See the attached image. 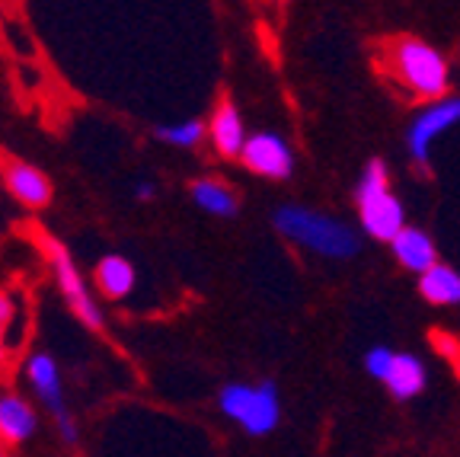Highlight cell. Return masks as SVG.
Wrapping results in <instances>:
<instances>
[{"mask_svg":"<svg viewBox=\"0 0 460 457\" xmlns=\"http://www.w3.org/2000/svg\"><path fill=\"white\" fill-rule=\"evenodd\" d=\"M384 71L402 94L438 103L451 90V67L435 45L416 36H400L384 49Z\"/></svg>","mask_w":460,"mask_h":457,"instance_id":"6da1fadb","label":"cell"},{"mask_svg":"<svg viewBox=\"0 0 460 457\" xmlns=\"http://www.w3.org/2000/svg\"><path fill=\"white\" fill-rule=\"evenodd\" d=\"M275 230H279L285 240H291L295 246L316 256L326 259H352L358 256L361 240L352 228L339 218H330L323 211H314V208L304 205H281L272 215Z\"/></svg>","mask_w":460,"mask_h":457,"instance_id":"7a4b0ae2","label":"cell"},{"mask_svg":"<svg viewBox=\"0 0 460 457\" xmlns=\"http://www.w3.org/2000/svg\"><path fill=\"white\" fill-rule=\"evenodd\" d=\"M355 205H358V224L374 240L394 243L400 230L406 228V211L402 202L390 189L387 164L384 160H367L361 170L358 186H355Z\"/></svg>","mask_w":460,"mask_h":457,"instance_id":"3957f363","label":"cell"},{"mask_svg":"<svg viewBox=\"0 0 460 457\" xmlns=\"http://www.w3.org/2000/svg\"><path fill=\"white\" fill-rule=\"evenodd\" d=\"M217 409L230 422H237L246 435L262 438L279 429L281 422L279 387L272 381H259V384L234 381V384H224L221 393H217Z\"/></svg>","mask_w":460,"mask_h":457,"instance_id":"277c9868","label":"cell"},{"mask_svg":"<svg viewBox=\"0 0 460 457\" xmlns=\"http://www.w3.org/2000/svg\"><path fill=\"white\" fill-rule=\"evenodd\" d=\"M22 378H26L29 390L36 393V400L45 407V413L55 422L58 438L67 444V448H77L80 444V426L74 409L65 400V374H61V364L51 352H29L22 358Z\"/></svg>","mask_w":460,"mask_h":457,"instance_id":"5b68a950","label":"cell"},{"mask_svg":"<svg viewBox=\"0 0 460 457\" xmlns=\"http://www.w3.org/2000/svg\"><path fill=\"white\" fill-rule=\"evenodd\" d=\"M42 253H45V263H49V272L55 275L58 291H61L65 304L71 308V314L77 317L86 329L102 333V329H106V314H102L96 294L86 285L74 253L67 250L61 240H55V237H42Z\"/></svg>","mask_w":460,"mask_h":457,"instance_id":"8992f818","label":"cell"},{"mask_svg":"<svg viewBox=\"0 0 460 457\" xmlns=\"http://www.w3.org/2000/svg\"><path fill=\"white\" fill-rule=\"evenodd\" d=\"M365 368L374 381H381L394 393L396 400H412L429 384L422 358H416L412 352H396L390 345H371L365 355Z\"/></svg>","mask_w":460,"mask_h":457,"instance_id":"52a82bcc","label":"cell"},{"mask_svg":"<svg viewBox=\"0 0 460 457\" xmlns=\"http://www.w3.org/2000/svg\"><path fill=\"white\" fill-rule=\"evenodd\" d=\"M460 125V96H445L438 103H429L425 109H419L416 119L410 121L406 129V148H410V157L419 166H429L431 148L441 135H447L451 129Z\"/></svg>","mask_w":460,"mask_h":457,"instance_id":"ba28073f","label":"cell"},{"mask_svg":"<svg viewBox=\"0 0 460 457\" xmlns=\"http://www.w3.org/2000/svg\"><path fill=\"white\" fill-rule=\"evenodd\" d=\"M240 160H243V166L250 173H256L262 179H275V183L279 179H291V173H295V150H291V144L285 138L275 135V131H256V135H250Z\"/></svg>","mask_w":460,"mask_h":457,"instance_id":"9c48e42d","label":"cell"},{"mask_svg":"<svg viewBox=\"0 0 460 457\" xmlns=\"http://www.w3.org/2000/svg\"><path fill=\"white\" fill-rule=\"evenodd\" d=\"M42 416L36 403L22 393H0V444L4 448H22L39 435Z\"/></svg>","mask_w":460,"mask_h":457,"instance_id":"30bf717a","label":"cell"},{"mask_svg":"<svg viewBox=\"0 0 460 457\" xmlns=\"http://www.w3.org/2000/svg\"><path fill=\"white\" fill-rule=\"evenodd\" d=\"M4 186L22 208H49L55 186L51 179L29 160H7L4 166Z\"/></svg>","mask_w":460,"mask_h":457,"instance_id":"8fae6325","label":"cell"},{"mask_svg":"<svg viewBox=\"0 0 460 457\" xmlns=\"http://www.w3.org/2000/svg\"><path fill=\"white\" fill-rule=\"evenodd\" d=\"M208 141L211 148L217 150V157H240L246 148V141H250V135H246V121H243V112H240L237 106L230 100H221L215 106V112H211L208 119Z\"/></svg>","mask_w":460,"mask_h":457,"instance_id":"7c38bea8","label":"cell"},{"mask_svg":"<svg viewBox=\"0 0 460 457\" xmlns=\"http://www.w3.org/2000/svg\"><path fill=\"white\" fill-rule=\"evenodd\" d=\"M390 250H394L396 263H400L402 269L416 272V275H425L429 269H435V265H438V250H435V240H431L422 228H412V224H406V228L400 230V237L390 243Z\"/></svg>","mask_w":460,"mask_h":457,"instance_id":"4fadbf2b","label":"cell"},{"mask_svg":"<svg viewBox=\"0 0 460 457\" xmlns=\"http://www.w3.org/2000/svg\"><path fill=\"white\" fill-rule=\"evenodd\" d=\"M93 282H96V291L106 300H125L135 291L137 272L131 265V259H125L122 253H106L93 265Z\"/></svg>","mask_w":460,"mask_h":457,"instance_id":"5bb4252c","label":"cell"},{"mask_svg":"<svg viewBox=\"0 0 460 457\" xmlns=\"http://www.w3.org/2000/svg\"><path fill=\"white\" fill-rule=\"evenodd\" d=\"M189 195H192L195 208H201V211L211 215V218H234L237 215V208H240L237 193L215 176L192 179V183H189Z\"/></svg>","mask_w":460,"mask_h":457,"instance_id":"9a60e30c","label":"cell"},{"mask_svg":"<svg viewBox=\"0 0 460 457\" xmlns=\"http://www.w3.org/2000/svg\"><path fill=\"white\" fill-rule=\"evenodd\" d=\"M419 291L435 308H454V304H460V272L438 263L435 269L419 275Z\"/></svg>","mask_w":460,"mask_h":457,"instance_id":"2e32d148","label":"cell"},{"mask_svg":"<svg viewBox=\"0 0 460 457\" xmlns=\"http://www.w3.org/2000/svg\"><path fill=\"white\" fill-rule=\"evenodd\" d=\"M154 138L164 141L166 148H180V150H192L199 148L205 138H208V121L201 119H182V121H166L154 129Z\"/></svg>","mask_w":460,"mask_h":457,"instance_id":"e0dca14e","label":"cell"},{"mask_svg":"<svg viewBox=\"0 0 460 457\" xmlns=\"http://www.w3.org/2000/svg\"><path fill=\"white\" fill-rule=\"evenodd\" d=\"M16 317H20V300L13 291H4L0 288V368L7 364V355L16 349L10 333L16 329Z\"/></svg>","mask_w":460,"mask_h":457,"instance_id":"ac0fdd59","label":"cell"},{"mask_svg":"<svg viewBox=\"0 0 460 457\" xmlns=\"http://www.w3.org/2000/svg\"><path fill=\"white\" fill-rule=\"evenodd\" d=\"M131 195H135V202H154L157 199V183L154 179H137L131 186Z\"/></svg>","mask_w":460,"mask_h":457,"instance_id":"d6986e66","label":"cell"},{"mask_svg":"<svg viewBox=\"0 0 460 457\" xmlns=\"http://www.w3.org/2000/svg\"><path fill=\"white\" fill-rule=\"evenodd\" d=\"M0 457H10V454H7V448H4V444H0Z\"/></svg>","mask_w":460,"mask_h":457,"instance_id":"ffe728a7","label":"cell"}]
</instances>
